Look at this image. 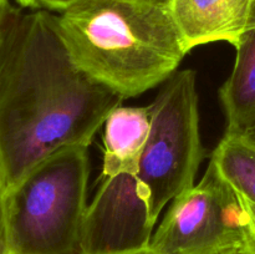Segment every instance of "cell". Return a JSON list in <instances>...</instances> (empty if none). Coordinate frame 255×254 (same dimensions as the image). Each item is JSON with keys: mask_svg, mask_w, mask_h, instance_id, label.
Segmentation results:
<instances>
[{"mask_svg": "<svg viewBox=\"0 0 255 254\" xmlns=\"http://www.w3.org/2000/svg\"><path fill=\"white\" fill-rule=\"evenodd\" d=\"M143 1L152 2V4H157V5H162V6H169V2H171V0H143Z\"/></svg>", "mask_w": 255, "mask_h": 254, "instance_id": "18", "label": "cell"}, {"mask_svg": "<svg viewBox=\"0 0 255 254\" xmlns=\"http://www.w3.org/2000/svg\"><path fill=\"white\" fill-rule=\"evenodd\" d=\"M0 254H12L7 231L6 206H5V191L0 184Z\"/></svg>", "mask_w": 255, "mask_h": 254, "instance_id": "12", "label": "cell"}, {"mask_svg": "<svg viewBox=\"0 0 255 254\" xmlns=\"http://www.w3.org/2000/svg\"><path fill=\"white\" fill-rule=\"evenodd\" d=\"M255 0H171L169 11L187 50L217 41L237 46L251 22Z\"/></svg>", "mask_w": 255, "mask_h": 254, "instance_id": "7", "label": "cell"}, {"mask_svg": "<svg viewBox=\"0 0 255 254\" xmlns=\"http://www.w3.org/2000/svg\"><path fill=\"white\" fill-rule=\"evenodd\" d=\"M154 224L136 174L104 177L85 214L84 254H119L148 248Z\"/></svg>", "mask_w": 255, "mask_h": 254, "instance_id": "6", "label": "cell"}, {"mask_svg": "<svg viewBox=\"0 0 255 254\" xmlns=\"http://www.w3.org/2000/svg\"><path fill=\"white\" fill-rule=\"evenodd\" d=\"M224 254H253V252L251 251V248H249V247L247 246L246 241H244L243 246L238 247V248L232 249V251L227 252V253H224Z\"/></svg>", "mask_w": 255, "mask_h": 254, "instance_id": "16", "label": "cell"}, {"mask_svg": "<svg viewBox=\"0 0 255 254\" xmlns=\"http://www.w3.org/2000/svg\"><path fill=\"white\" fill-rule=\"evenodd\" d=\"M15 1L22 9L26 7L31 10H45V11L61 14L82 0H15Z\"/></svg>", "mask_w": 255, "mask_h": 254, "instance_id": "11", "label": "cell"}, {"mask_svg": "<svg viewBox=\"0 0 255 254\" xmlns=\"http://www.w3.org/2000/svg\"><path fill=\"white\" fill-rule=\"evenodd\" d=\"M247 231L243 197L211 161L201 182L173 199L149 248L156 254H224L243 246Z\"/></svg>", "mask_w": 255, "mask_h": 254, "instance_id": "5", "label": "cell"}, {"mask_svg": "<svg viewBox=\"0 0 255 254\" xmlns=\"http://www.w3.org/2000/svg\"><path fill=\"white\" fill-rule=\"evenodd\" d=\"M119 254H156L154 252L151 251V248H144V249H139V251H134V252H126V253H119Z\"/></svg>", "mask_w": 255, "mask_h": 254, "instance_id": "17", "label": "cell"}, {"mask_svg": "<svg viewBox=\"0 0 255 254\" xmlns=\"http://www.w3.org/2000/svg\"><path fill=\"white\" fill-rule=\"evenodd\" d=\"M89 147L61 149L5 192L12 254H84Z\"/></svg>", "mask_w": 255, "mask_h": 254, "instance_id": "3", "label": "cell"}, {"mask_svg": "<svg viewBox=\"0 0 255 254\" xmlns=\"http://www.w3.org/2000/svg\"><path fill=\"white\" fill-rule=\"evenodd\" d=\"M124 97L72 62L56 14L10 7L0 30V184L6 192L51 154L90 146Z\"/></svg>", "mask_w": 255, "mask_h": 254, "instance_id": "1", "label": "cell"}, {"mask_svg": "<svg viewBox=\"0 0 255 254\" xmlns=\"http://www.w3.org/2000/svg\"><path fill=\"white\" fill-rule=\"evenodd\" d=\"M10 7H11V4H10L9 0H0V30L4 25L7 14H9Z\"/></svg>", "mask_w": 255, "mask_h": 254, "instance_id": "14", "label": "cell"}, {"mask_svg": "<svg viewBox=\"0 0 255 254\" xmlns=\"http://www.w3.org/2000/svg\"><path fill=\"white\" fill-rule=\"evenodd\" d=\"M243 199L244 204H246L247 213H248V231H247L246 243L251 248V251L253 252V254H255V204L249 202L244 197Z\"/></svg>", "mask_w": 255, "mask_h": 254, "instance_id": "13", "label": "cell"}, {"mask_svg": "<svg viewBox=\"0 0 255 254\" xmlns=\"http://www.w3.org/2000/svg\"><path fill=\"white\" fill-rule=\"evenodd\" d=\"M237 136L243 137L244 139H247V141L251 142V143L255 144V122L253 125H251V126H249L248 128L243 132V133L237 134Z\"/></svg>", "mask_w": 255, "mask_h": 254, "instance_id": "15", "label": "cell"}, {"mask_svg": "<svg viewBox=\"0 0 255 254\" xmlns=\"http://www.w3.org/2000/svg\"><path fill=\"white\" fill-rule=\"evenodd\" d=\"M148 107L151 128L137 178L157 222L169 201L194 186L204 157L196 72H174Z\"/></svg>", "mask_w": 255, "mask_h": 254, "instance_id": "4", "label": "cell"}, {"mask_svg": "<svg viewBox=\"0 0 255 254\" xmlns=\"http://www.w3.org/2000/svg\"><path fill=\"white\" fill-rule=\"evenodd\" d=\"M151 128L149 107L119 106L105 121L102 177L138 173Z\"/></svg>", "mask_w": 255, "mask_h": 254, "instance_id": "8", "label": "cell"}, {"mask_svg": "<svg viewBox=\"0 0 255 254\" xmlns=\"http://www.w3.org/2000/svg\"><path fill=\"white\" fill-rule=\"evenodd\" d=\"M72 62L124 99L167 81L188 54L168 6L82 0L56 15Z\"/></svg>", "mask_w": 255, "mask_h": 254, "instance_id": "2", "label": "cell"}, {"mask_svg": "<svg viewBox=\"0 0 255 254\" xmlns=\"http://www.w3.org/2000/svg\"><path fill=\"white\" fill-rule=\"evenodd\" d=\"M233 71L219 91L226 134H241L255 122V5L248 29L237 44Z\"/></svg>", "mask_w": 255, "mask_h": 254, "instance_id": "9", "label": "cell"}, {"mask_svg": "<svg viewBox=\"0 0 255 254\" xmlns=\"http://www.w3.org/2000/svg\"><path fill=\"white\" fill-rule=\"evenodd\" d=\"M211 161L241 196L255 204V144L237 134H224Z\"/></svg>", "mask_w": 255, "mask_h": 254, "instance_id": "10", "label": "cell"}]
</instances>
